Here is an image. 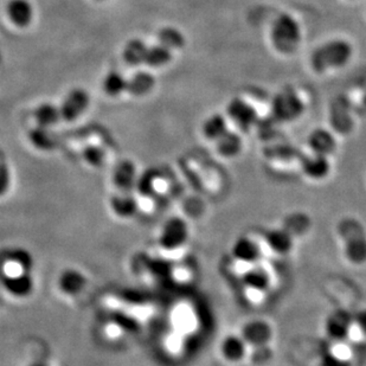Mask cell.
<instances>
[{"label":"cell","mask_w":366,"mask_h":366,"mask_svg":"<svg viewBox=\"0 0 366 366\" xmlns=\"http://www.w3.org/2000/svg\"><path fill=\"white\" fill-rule=\"evenodd\" d=\"M90 106V95L83 88H73L63 99L59 110L63 120L73 121L82 117Z\"/></svg>","instance_id":"5"},{"label":"cell","mask_w":366,"mask_h":366,"mask_svg":"<svg viewBox=\"0 0 366 366\" xmlns=\"http://www.w3.org/2000/svg\"><path fill=\"white\" fill-rule=\"evenodd\" d=\"M266 240H267L268 246L276 253H288L293 246V236L285 229L269 231L266 235Z\"/></svg>","instance_id":"20"},{"label":"cell","mask_w":366,"mask_h":366,"mask_svg":"<svg viewBox=\"0 0 366 366\" xmlns=\"http://www.w3.org/2000/svg\"><path fill=\"white\" fill-rule=\"evenodd\" d=\"M353 322L355 320L348 312H334L326 322L327 333L334 341H343L350 333Z\"/></svg>","instance_id":"10"},{"label":"cell","mask_w":366,"mask_h":366,"mask_svg":"<svg viewBox=\"0 0 366 366\" xmlns=\"http://www.w3.org/2000/svg\"><path fill=\"white\" fill-rule=\"evenodd\" d=\"M304 102L292 90L282 92L273 101V115L278 121H293L304 113Z\"/></svg>","instance_id":"4"},{"label":"cell","mask_w":366,"mask_h":366,"mask_svg":"<svg viewBox=\"0 0 366 366\" xmlns=\"http://www.w3.org/2000/svg\"><path fill=\"white\" fill-rule=\"evenodd\" d=\"M222 353L224 358L230 360V362H238L243 358V355L246 353V341L240 337L230 336L224 339L222 343Z\"/></svg>","instance_id":"23"},{"label":"cell","mask_w":366,"mask_h":366,"mask_svg":"<svg viewBox=\"0 0 366 366\" xmlns=\"http://www.w3.org/2000/svg\"><path fill=\"white\" fill-rule=\"evenodd\" d=\"M155 85V78L146 71L136 73L129 78V89L127 92L132 95L145 96L153 90Z\"/></svg>","instance_id":"16"},{"label":"cell","mask_w":366,"mask_h":366,"mask_svg":"<svg viewBox=\"0 0 366 366\" xmlns=\"http://www.w3.org/2000/svg\"><path fill=\"white\" fill-rule=\"evenodd\" d=\"M189 237V227L182 218L167 220L161 230L159 244L164 249L175 250L183 246Z\"/></svg>","instance_id":"6"},{"label":"cell","mask_w":366,"mask_h":366,"mask_svg":"<svg viewBox=\"0 0 366 366\" xmlns=\"http://www.w3.org/2000/svg\"><path fill=\"white\" fill-rule=\"evenodd\" d=\"M308 228L307 217L305 215H292L290 218L286 220V229L285 230L290 231L293 229L290 235L293 236L297 232H304Z\"/></svg>","instance_id":"32"},{"label":"cell","mask_w":366,"mask_h":366,"mask_svg":"<svg viewBox=\"0 0 366 366\" xmlns=\"http://www.w3.org/2000/svg\"><path fill=\"white\" fill-rule=\"evenodd\" d=\"M148 48L150 47L143 40H129L124 49V59L129 66H140L145 63Z\"/></svg>","instance_id":"19"},{"label":"cell","mask_w":366,"mask_h":366,"mask_svg":"<svg viewBox=\"0 0 366 366\" xmlns=\"http://www.w3.org/2000/svg\"><path fill=\"white\" fill-rule=\"evenodd\" d=\"M232 254L238 261L252 264L260 256V248L255 242L252 241L249 238H241L235 243Z\"/></svg>","instance_id":"18"},{"label":"cell","mask_w":366,"mask_h":366,"mask_svg":"<svg viewBox=\"0 0 366 366\" xmlns=\"http://www.w3.org/2000/svg\"><path fill=\"white\" fill-rule=\"evenodd\" d=\"M244 283L255 290H264L269 286V276L267 271L255 268L244 275Z\"/></svg>","instance_id":"31"},{"label":"cell","mask_w":366,"mask_h":366,"mask_svg":"<svg viewBox=\"0 0 366 366\" xmlns=\"http://www.w3.org/2000/svg\"><path fill=\"white\" fill-rule=\"evenodd\" d=\"M8 267L13 268V271L6 273V275L17 274V273H31L33 269V257L28 252L23 249H16L8 254Z\"/></svg>","instance_id":"22"},{"label":"cell","mask_w":366,"mask_h":366,"mask_svg":"<svg viewBox=\"0 0 366 366\" xmlns=\"http://www.w3.org/2000/svg\"><path fill=\"white\" fill-rule=\"evenodd\" d=\"M5 290L13 297H29L35 288V282L30 273H17V274L5 275L4 278Z\"/></svg>","instance_id":"9"},{"label":"cell","mask_w":366,"mask_h":366,"mask_svg":"<svg viewBox=\"0 0 366 366\" xmlns=\"http://www.w3.org/2000/svg\"><path fill=\"white\" fill-rule=\"evenodd\" d=\"M138 208L136 201L129 194H124L112 198V209L120 217H131Z\"/></svg>","instance_id":"29"},{"label":"cell","mask_w":366,"mask_h":366,"mask_svg":"<svg viewBox=\"0 0 366 366\" xmlns=\"http://www.w3.org/2000/svg\"><path fill=\"white\" fill-rule=\"evenodd\" d=\"M30 366H49L48 364H47V362H33V364H31V365Z\"/></svg>","instance_id":"37"},{"label":"cell","mask_w":366,"mask_h":366,"mask_svg":"<svg viewBox=\"0 0 366 366\" xmlns=\"http://www.w3.org/2000/svg\"><path fill=\"white\" fill-rule=\"evenodd\" d=\"M172 61V50L157 45L148 48L145 64L150 68H163Z\"/></svg>","instance_id":"24"},{"label":"cell","mask_w":366,"mask_h":366,"mask_svg":"<svg viewBox=\"0 0 366 366\" xmlns=\"http://www.w3.org/2000/svg\"><path fill=\"white\" fill-rule=\"evenodd\" d=\"M308 143L315 154L324 155V157L333 153L337 146L333 136L325 129H315L314 132L309 136Z\"/></svg>","instance_id":"13"},{"label":"cell","mask_w":366,"mask_h":366,"mask_svg":"<svg viewBox=\"0 0 366 366\" xmlns=\"http://www.w3.org/2000/svg\"><path fill=\"white\" fill-rule=\"evenodd\" d=\"M338 231L345 242V254L355 264L366 262L365 229L355 218H346L338 225Z\"/></svg>","instance_id":"2"},{"label":"cell","mask_w":366,"mask_h":366,"mask_svg":"<svg viewBox=\"0 0 366 366\" xmlns=\"http://www.w3.org/2000/svg\"><path fill=\"white\" fill-rule=\"evenodd\" d=\"M10 184H11V173H10L8 163L4 157L0 155V197L8 192Z\"/></svg>","instance_id":"33"},{"label":"cell","mask_w":366,"mask_h":366,"mask_svg":"<svg viewBox=\"0 0 366 366\" xmlns=\"http://www.w3.org/2000/svg\"><path fill=\"white\" fill-rule=\"evenodd\" d=\"M87 278L85 274L76 269H66L59 278V290L70 297H75L85 290Z\"/></svg>","instance_id":"12"},{"label":"cell","mask_w":366,"mask_h":366,"mask_svg":"<svg viewBox=\"0 0 366 366\" xmlns=\"http://www.w3.org/2000/svg\"><path fill=\"white\" fill-rule=\"evenodd\" d=\"M35 119L37 125L50 129L62 119L59 106H56L52 102L40 103L35 110Z\"/></svg>","instance_id":"15"},{"label":"cell","mask_w":366,"mask_h":366,"mask_svg":"<svg viewBox=\"0 0 366 366\" xmlns=\"http://www.w3.org/2000/svg\"><path fill=\"white\" fill-rule=\"evenodd\" d=\"M227 131V121L220 114H213L203 124V134L210 140L216 141Z\"/></svg>","instance_id":"26"},{"label":"cell","mask_w":366,"mask_h":366,"mask_svg":"<svg viewBox=\"0 0 366 366\" xmlns=\"http://www.w3.org/2000/svg\"><path fill=\"white\" fill-rule=\"evenodd\" d=\"M228 114L243 131H248L257 117L256 110L242 99H234L228 105Z\"/></svg>","instance_id":"8"},{"label":"cell","mask_w":366,"mask_h":366,"mask_svg":"<svg viewBox=\"0 0 366 366\" xmlns=\"http://www.w3.org/2000/svg\"><path fill=\"white\" fill-rule=\"evenodd\" d=\"M136 166L131 161H122L114 172V182L121 190H129L136 183Z\"/></svg>","instance_id":"21"},{"label":"cell","mask_w":366,"mask_h":366,"mask_svg":"<svg viewBox=\"0 0 366 366\" xmlns=\"http://www.w3.org/2000/svg\"><path fill=\"white\" fill-rule=\"evenodd\" d=\"M159 45H164L170 50H178L185 45V38L179 30L175 28H164L159 31L158 35Z\"/></svg>","instance_id":"27"},{"label":"cell","mask_w":366,"mask_h":366,"mask_svg":"<svg viewBox=\"0 0 366 366\" xmlns=\"http://www.w3.org/2000/svg\"><path fill=\"white\" fill-rule=\"evenodd\" d=\"M217 150L224 157H234L242 148L241 138L236 133L227 131L220 139L216 140Z\"/></svg>","instance_id":"25"},{"label":"cell","mask_w":366,"mask_h":366,"mask_svg":"<svg viewBox=\"0 0 366 366\" xmlns=\"http://www.w3.org/2000/svg\"><path fill=\"white\" fill-rule=\"evenodd\" d=\"M271 333L273 332L267 322L262 321V320H254V321L248 322L243 329V339L248 344L257 348V346L267 345L268 341H271Z\"/></svg>","instance_id":"11"},{"label":"cell","mask_w":366,"mask_h":366,"mask_svg":"<svg viewBox=\"0 0 366 366\" xmlns=\"http://www.w3.org/2000/svg\"><path fill=\"white\" fill-rule=\"evenodd\" d=\"M102 88L107 95L110 96V98H117L121 94L127 92L129 78H126L119 71H110L103 78Z\"/></svg>","instance_id":"17"},{"label":"cell","mask_w":366,"mask_h":366,"mask_svg":"<svg viewBox=\"0 0 366 366\" xmlns=\"http://www.w3.org/2000/svg\"><path fill=\"white\" fill-rule=\"evenodd\" d=\"M352 56V47L346 40H331L317 49L312 55V66L322 73L330 68H339L346 64Z\"/></svg>","instance_id":"1"},{"label":"cell","mask_w":366,"mask_h":366,"mask_svg":"<svg viewBox=\"0 0 366 366\" xmlns=\"http://www.w3.org/2000/svg\"><path fill=\"white\" fill-rule=\"evenodd\" d=\"M85 158L87 160L90 161L93 165H96L98 163L102 160L103 153L102 150L98 148V147H93V148H88L85 150Z\"/></svg>","instance_id":"34"},{"label":"cell","mask_w":366,"mask_h":366,"mask_svg":"<svg viewBox=\"0 0 366 366\" xmlns=\"http://www.w3.org/2000/svg\"><path fill=\"white\" fill-rule=\"evenodd\" d=\"M332 124L338 132L348 133L351 129L352 121L346 102H337L332 112Z\"/></svg>","instance_id":"28"},{"label":"cell","mask_w":366,"mask_h":366,"mask_svg":"<svg viewBox=\"0 0 366 366\" xmlns=\"http://www.w3.org/2000/svg\"><path fill=\"white\" fill-rule=\"evenodd\" d=\"M353 320H355V324L358 325L362 333L366 336V309L359 312L358 314H355Z\"/></svg>","instance_id":"36"},{"label":"cell","mask_w":366,"mask_h":366,"mask_svg":"<svg viewBox=\"0 0 366 366\" xmlns=\"http://www.w3.org/2000/svg\"><path fill=\"white\" fill-rule=\"evenodd\" d=\"M321 366H348L344 359L339 358L337 355H327L322 360Z\"/></svg>","instance_id":"35"},{"label":"cell","mask_w":366,"mask_h":366,"mask_svg":"<svg viewBox=\"0 0 366 366\" xmlns=\"http://www.w3.org/2000/svg\"><path fill=\"white\" fill-rule=\"evenodd\" d=\"M5 12L8 20L18 29L29 28L35 19V6L31 0H8Z\"/></svg>","instance_id":"7"},{"label":"cell","mask_w":366,"mask_h":366,"mask_svg":"<svg viewBox=\"0 0 366 366\" xmlns=\"http://www.w3.org/2000/svg\"><path fill=\"white\" fill-rule=\"evenodd\" d=\"M302 170L313 179H321L330 172V163L326 157L315 154L313 157H306L302 160Z\"/></svg>","instance_id":"14"},{"label":"cell","mask_w":366,"mask_h":366,"mask_svg":"<svg viewBox=\"0 0 366 366\" xmlns=\"http://www.w3.org/2000/svg\"><path fill=\"white\" fill-rule=\"evenodd\" d=\"M271 42L282 54L295 52L301 42L300 25L292 16H278L271 28Z\"/></svg>","instance_id":"3"},{"label":"cell","mask_w":366,"mask_h":366,"mask_svg":"<svg viewBox=\"0 0 366 366\" xmlns=\"http://www.w3.org/2000/svg\"><path fill=\"white\" fill-rule=\"evenodd\" d=\"M30 140L37 148L43 150H50L55 145V138L52 136L50 129L42 126H37L36 129L31 131Z\"/></svg>","instance_id":"30"},{"label":"cell","mask_w":366,"mask_h":366,"mask_svg":"<svg viewBox=\"0 0 366 366\" xmlns=\"http://www.w3.org/2000/svg\"><path fill=\"white\" fill-rule=\"evenodd\" d=\"M98 1H105V0H98Z\"/></svg>","instance_id":"38"}]
</instances>
